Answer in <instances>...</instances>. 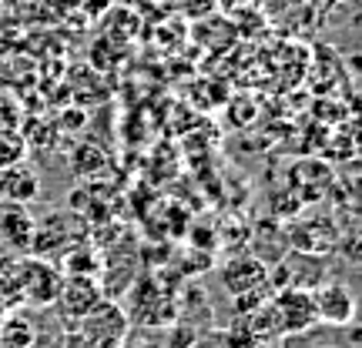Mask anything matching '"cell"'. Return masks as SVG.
I'll use <instances>...</instances> for the list:
<instances>
[{
    "instance_id": "30bf717a",
    "label": "cell",
    "mask_w": 362,
    "mask_h": 348,
    "mask_svg": "<svg viewBox=\"0 0 362 348\" xmlns=\"http://www.w3.org/2000/svg\"><path fill=\"white\" fill-rule=\"evenodd\" d=\"M319 348H346V345H319Z\"/></svg>"
},
{
    "instance_id": "5b68a950",
    "label": "cell",
    "mask_w": 362,
    "mask_h": 348,
    "mask_svg": "<svg viewBox=\"0 0 362 348\" xmlns=\"http://www.w3.org/2000/svg\"><path fill=\"white\" fill-rule=\"evenodd\" d=\"M269 278V271L262 268L259 258H235L225 265V288L232 292V295H255V288H262Z\"/></svg>"
},
{
    "instance_id": "277c9868",
    "label": "cell",
    "mask_w": 362,
    "mask_h": 348,
    "mask_svg": "<svg viewBox=\"0 0 362 348\" xmlns=\"http://www.w3.org/2000/svg\"><path fill=\"white\" fill-rule=\"evenodd\" d=\"M61 275L47 261H21V298L30 305H51L61 292Z\"/></svg>"
},
{
    "instance_id": "7a4b0ae2",
    "label": "cell",
    "mask_w": 362,
    "mask_h": 348,
    "mask_svg": "<svg viewBox=\"0 0 362 348\" xmlns=\"http://www.w3.org/2000/svg\"><path fill=\"white\" fill-rule=\"evenodd\" d=\"M312 295V308H315V322H325V325H352L356 318V295L346 282H322L315 284L309 292Z\"/></svg>"
},
{
    "instance_id": "8992f818",
    "label": "cell",
    "mask_w": 362,
    "mask_h": 348,
    "mask_svg": "<svg viewBox=\"0 0 362 348\" xmlns=\"http://www.w3.org/2000/svg\"><path fill=\"white\" fill-rule=\"evenodd\" d=\"M37 191H40V178L30 168H24V164H13V168L0 178V194H4L7 201H13V205L34 201Z\"/></svg>"
},
{
    "instance_id": "52a82bcc",
    "label": "cell",
    "mask_w": 362,
    "mask_h": 348,
    "mask_svg": "<svg viewBox=\"0 0 362 348\" xmlns=\"http://www.w3.org/2000/svg\"><path fill=\"white\" fill-rule=\"evenodd\" d=\"M34 228H37V224L30 221V215L24 211V205H13L0 215V232H4V238L17 248H27L30 241H34Z\"/></svg>"
},
{
    "instance_id": "9c48e42d",
    "label": "cell",
    "mask_w": 362,
    "mask_h": 348,
    "mask_svg": "<svg viewBox=\"0 0 362 348\" xmlns=\"http://www.w3.org/2000/svg\"><path fill=\"white\" fill-rule=\"evenodd\" d=\"M221 4H225V7H228V11H235V7H245L248 0H221Z\"/></svg>"
},
{
    "instance_id": "3957f363",
    "label": "cell",
    "mask_w": 362,
    "mask_h": 348,
    "mask_svg": "<svg viewBox=\"0 0 362 348\" xmlns=\"http://www.w3.org/2000/svg\"><path fill=\"white\" fill-rule=\"evenodd\" d=\"M57 308L64 318L71 322H81V318H88L90 311L101 305V288L94 284V278H78V275H71L67 282H61V292H57Z\"/></svg>"
},
{
    "instance_id": "6da1fadb",
    "label": "cell",
    "mask_w": 362,
    "mask_h": 348,
    "mask_svg": "<svg viewBox=\"0 0 362 348\" xmlns=\"http://www.w3.org/2000/svg\"><path fill=\"white\" fill-rule=\"evenodd\" d=\"M272 318L279 335H302L315 325V308H312V295L305 288H282L269 298Z\"/></svg>"
},
{
    "instance_id": "ba28073f",
    "label": "cell",
    "mask_w": 362,
    "mask_h": 348,
    "mask_svg": "<svg viewBox=\"0 0 362 348\" xmlns=\"http://www.w3.org/2000/svg\"><path fill=\"white\" fill-rule=\"evenodd\" d=\"M315 7H322V11H329V7H339V4H346V0H312Z\"/></svg>"
}]
</instances>
